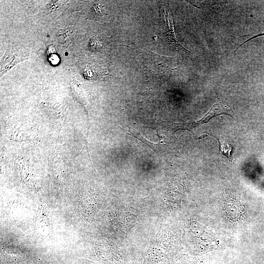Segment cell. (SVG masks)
I'll return each mask as SVG.
<instances>
[{"mask_svg":"<svg viewBox=\"0 0 264 264\" xmlns=\"http://www.w3.org/2000/svg\"><path fill=\"white\" fill-rule=\"evenodd\" d=\"M28 54L21 49L10 48L7 50L1 61L0 76L17 63L28 59Z\"/></svg>","mask_w":264,"mask_h":264,"instance_id":"obj_2","label":"cell"},{"mask_svg":"<svg viewBox=\"0 0 264 264\" xmlns=\"http://www.w3.org/2000/svg\"><path fill=\"white\" fill-rule=\"evenodd\" d=\"M212 136L217 139L219 143V154L225 156L230 162H232L233 157L232 156V146L230 142L226 140H222L219 137L209 133H204L202 134L199 139H202L207 136Z\"/></svg>","mask_w":264,"mask_h":264,"instance_id":"obj_4","label":"cell"},{"mask_svg":"<svg viewBox=\"0 0 264 264\" xmlns=\"http://www.w3.org/2000/svg\"><path fill=\"white\" fill-rule=\"evenodd\" d=\"M220 114H226L233 118L234 112L228 106L218 102L214 104L207 113L198 121H189L182 123H168L162 121L160 126L161 129L172 131L174 133L176 131L185 130L189 131L194 134L193 130L194 128L207 123L212 118Z\"/></svg>","mask_w":264,"mask_h":264,"instance_id":"obj_1","label":"cell"},{"mask_svg":"<svg viewBox=\"0 0 264 264\" xmlns=\"http://www.w3.org/2000/svg\"><path fill=\"white\" fill-rule=\"evenodd\" d=\"M164 15L166 19V22L167 24V30L166 32V39L168 43L173 46L176 49L185 52L186 53L190 52L189 50L185 48L178 42L176 37L175 31L174 22L172 15L165 9Z\"/></svg>","mask_w":264,"mask_h":264,"instance_id":"obj_3","label":"cell"}]
</instances>
